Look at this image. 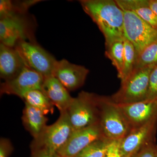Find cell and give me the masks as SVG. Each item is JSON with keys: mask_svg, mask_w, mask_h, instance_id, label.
<instances>
[{"mask_svg": "<svg viewBox=\"0 0 157 157\" xmlns=\"http://www.w3.org/2000/svg\"><path fill=\"white\" fill-rule=\"evenodd\" d=\"M99 123L104 137L110 140H121L130 131V125L118 104L110 98L100 96Z\"/></svg>", "mask_w": 157, "mask_h": 157, "instance_id": "cell-5", "label": "cell"}, {"mask_svg": "<svg viewBox=\"0 0 157 157\" xmlns=\"http://www.w3.org/2000/svg\"><path fill=\"white\" fill-rule=\"evenodd\" d=\"M36 23L33 16L16 13L0 17L1 43L15 48L23 41L36 42L34 33Z\"/></svg>", "mask_w": 157, "mask_h": 157, "instance_id": "cell-2", "label": "cell"}, {"mask_svg": "<svg viewBox=\"0 0 157 157\" xmlns=\"http://www.w3.org/2000/svg\"><path fill=\"white\" fill-rule=\"evenodd\" d=\"M73 129L67 111L60 112L57 120L45 128L41 135L33 139L31 150L44 149L57 153L67 141Z\"/></svg>", "mask_w": 157, "mask_h": 157, "instance_id": "cell-6", "label": "cell"}, {"mask_svg": "<svg viewBox=\"0 0 157 157\" xmlns=\"http://www.w3.org/2000/svg\"><path fill=\"white\" fill-rule=\"evenodd\" d=\"M121 9L134 11L157 31V15L149 6L148 0H116Z\"/></svg>", "mask_w": 157, "mask_h": 157, "instance_id": "cell-17", "label": "cell"}, {"mask_svg": "<svg viewBox=\"0 0 157 157\" xmlns=\"http://www.w3.org/2000/svg\"><path fill=\"white\" fill-rule=\"evenodd\" d=\"M149 6L157 15V0H148Z\"/></svg>", "mask_w": 157, "mask_h": 157, "instance_id": "cell-29", "label": "cell"}, {"mask_svg": "<svg viewBox=\"0 0 157 157\" xmlns=\"http://www.w3.org/2000/svg\"><path fill=\"white\" fill-rule=\"evenodd\" d=\"M22 58L15 48L0 44V76L8 81L19 74L25 67Z\"/></svg>", "mask_w": 157, "mask_h": 157, "instance_id": "cell-14", "label": "cell"}, {"mask_svg": "<svg viewBox=\"0 0 157 157\" xmlns=\"http://www.w3.org/2000/svg\"><path fill=\"white\" fill-rule=\"evenodd\" d=\"M118 105L131 129L140 126L157 117V100H145Z\"/></svg>", "mask_w": 157, "mask_h": 157, "instance_id": "cell-13", "label": "cell"}, {"mask_svg": "<svg viewBox=\"0 0 157 157\" xmlns=\"http://www.w3.org/2000/svg\"><path fill=\"white\" fill-rule=\"evenodd\" d=\"M42 90L60 113L67 111L73 98L55 76L44 77Z\"/></svg>", "mask_w": 157, "mask_h": 157, "instance_id": "cell-15", "label": "cell"}, {"mask_svg": "<svg viewBox=\"0 0 157 157\" xmlns=\"http://www.w3.org/2000/svg\"><path fill=\"white\" fill-rule=\"evenodd\" d=\"M122 9L124 16V37L134 46L137 56L147 46L157 41V31L134 11Z\"/></svg>", "mask_w": 157, "mask_h": 157, "instance_id": "cell-7", "label": "cell"}, {"mask_svg": "<svg viewBox=\"0 0 157 157\" xmlns=\"http://www.w3.org/2000/svg\"><path fill=\"white\" fill-rule=\"evenodd\" d=\"M85 12L104 35L105 45L124 38V12L113 0H82Z\"/></svg>", "mask_w": 157, "mask_h": 157, "instance_id": "cell-1", "label": "cell"}, {"mask_svg": "<svg viewBox=\"0 0 157 157\" xmlns=\"http://www.w3.org/2000/svg\"><path fill=\"white\" fill-rule=\"evenodd\" d=\"M89 73V70L85 67L63 59L57 61L53 76L68 91H73L84 85Z\"/></svg>", "mask_w": 157, "mask_h": 157, "instance_id": "cell-12", "label": "cell"}, {"mask_svg": "<svg viewBox=\"0 0 157 157\" xmlns=\"http://www.w3.org/2000/svg\"><path fill=\"white\" fill-rule=\"evenodd\" d=\"M124 68L121 82L124 81L135 70L137 57L136 51L132 43L124 38Z\"/></svg>", "mask_w": 157, "mask_h": 157, "instance_id": "cell-21", "label": "cell"}, {"mask_svg": "<svg viewBox=\"0 0 157 157\" xmlns=\"http://www.w3.org/2000/svg\"><path fill=\"white\" fill-rule=\"evenodd\" d=\"M100 96L82 91L73 98L67 109L73 130L82 128L99 122Z\"/></svg>", "mask_w": 157, "mask_h": 157, "instance_id": "cell-3", "label": "cell"}, {"mask_svg": "<svg viewBox=\"0 0 157 157\" xmlns=\"http://www.w3.org/2000/svg\"><path fill=\"white\" fill-rule=\"evenodd\" d=\"M32 157H60L57 153L52 152L44 149L32 150Z\"/></svg>", "mask_w": 157, "mask_h": 157, "instance_id": "cell-28", "label": "cell"}, {"mask_svg": "<svg viewBox=\"0 0 157 157\" xmlns=\"http://www.w3.org/2000/svg\"><path fill=\"white\" fill-rule=\"evenodd\" d=\"M104 137L99 122L73 130L67 142L57 154L60 157H76L90 144Z\"/></svg>", "mask_w": 157, "mask_h": 157, "instance_id": "cell-10", "label": "cell"}, {"mask_svg": "<svg viewBox=\"0 0 157 157\" xmlns=\"http://www.w3.org/2000/svg\"><path fill=\"white\" fill-rule=\"evenodd\" d=\"M121 140H111L104 157H123L120 148Z\"/></svg>", "mask_w": 157, "mask_h": 157, "instance_id": "cell-25", "label": "cell"}, {"mask_svg": "<svg viewBox=\"0 0 157 157\" xmlns=\"http://www.w3.org/2000/svg\"><path fill=\"white\" fill-rule=\"evenodd\" d=\"M155 65H157V40L147 46L137 55L135 69Z\"/></svg>", "mask_w": 157, "mask_h": 157, "instance_id": "cell-23", "label": "cell"}, {"mask_svg": "<svg viewBox=\"0 0 157 157\" xmlns=\"http://www.w3.org/2000/svg\"><path fill=\"white\" fill-rule=\"evenodd\" d=\"M44 79V76L25 66L14 78L1 83V94L14 95L20 98L32 90H42Z\"/></svg>", "mask_w": 157, "mask_h": 157, "instance_id": "cell-11", "label": "cell"}, {"mask_svg": "<svg viewBox=\"0 0 157 157\" xmlns=\"http://www.w3.org/2000/svg\"><path fill=\"white\" fill-rule=\"evenodd\" d=\"M124 38L118 39L106 45L105 55L116 69L118 77L121 79L124 68Z\"/></svg>", "mask_w": 157, "mask_h": 157, "instance_id": "cell-19", "label": "cell"}, {"mask_svg": "<svg viewBox=\"0 0 157 157\" xmlns=\"http://www.w3.org/2000/svg\"><path fill=\"white\" fill-rule=\"evenodd\" d=\"M111 141L105 137L96 140L76 157H104Z\"/></svg>", "mask_w": 157, "mask_h": 157, "instance_id": "cell-22", "label": "cell"}, {"mask_svg": "<svg viewBox=\"0 0 157 157\" xmlns=\"http://www.w3.org/2000/svg\"><path fill=\"white\" fill-rule=\"evenodd\" d=\"M20 98L25 103L42 111L45 115L53 113V104L42 90H34L25 93Z\"/></svg>", "mask_w": 157, "mask_h": 157, "instance_id": "cell-18", "label": "cell"}, {"mask_svg": "<svg viewBox=\"0 0 157 157\" xmlns=\"http://www.w3.org/2000/svg\"><path fill=\"white\" fill-rule=\"evenodd\" d=\"M38 1H14L1 0L0 1V17L16 13H28L31 6L36 4Z\"/></svg>", "mask_w": 157, "mask_h": 157, "instance_id": "cell-20", "label": "cell"}, {"mask_svg": "<svg viewBox=\"0 0 157 157\" xmlns=\"http://www.w3.org/2000/svg\"><path fill=\"white\" fill-rule=\"evenodd\" d=\"M157 125V117L131 129L121 140L120 148L123 157H133L144 147L154 142Z\"/></svg>", "mask_w": 157, "mask_h": 157, "instance_id": "cell-9", "label": "cell"}, {"mask_svg": "<svg viewBox=\"0 0 157 157\" xmlns=\"http://www.w3.org/2000/svg\"><path fill=\"white\" fill-rule=\"evenodd\" d=\"M146 100H157V65L150 73Z\"/></svg>", "mask_w": 157, "mask_h": 157, "instance_id": "cell-24", "label": "cell"}, {"mask_svg": "<svg viewBox=\"0 0 157 157\" xmlns=\"http://www.w3.org/2000/svg\"><path fill=\"white\" fill-rule=\"evenodd\" d=\"M15 48L26 67L44 77L53 76L57 60L36 42L23 41L18 43Z\"/></svg>", "mask_w": 157, "mask_h": 157, "instance_id": "cell-8", "label": "cell"}, {"mask_svg": "<svg viewBox=\"0 0 157 157\" xmlns=\"http://www.w3.org/2000/svg\"><path fill=\"white\" fill-rule=\"evenodd\" d=\"M157 149V146L154 141L144 147L133 157H155Z\"/></svg>", "mask_w": 157, "mask_h": 157, "instance_id": "cell-26", "label": "cell"}, {"mask_svg": "<svg viewBox=\"0 0 157 157\" xmlns=\"http://www.w3.org/2000/svg\"><path fill=\"white\" fill-rule=\"evenodd\" d=\"M155 65L135 69L121 82L120 89L110 98L111 100L116 104H124L146 100L150 75Z\"/></svg>", "mask_w": 157, "mask_h": 157, "instance_id": "cell-4", "label": "cell"}, {"mask_svg": "<svg viewBox=\"0 0 157 157\" xmlns=\"http://www.w3.org/2000/svg\"><path fill=\"white\" fill-rule=\"evenodd\" d=\"M48 118L42 111L25 103L23 110L22 121L26 130L36 139L47 126Z\"/></svg>", "mask_w": 157, "mask_h": 157, "instance_id": "cell-16", "label": "cell"}, {"mask_svg": "<svg viewBox=\"0 0 157 157\" xmlns=\"http://www.w3.org/2000/svg\"><path fill=\"white\" fill-rule=\"evenodd\" d=\"M13 146L10 140L6 138L0 140V157H9L13 150Z\"/></svg>", "mask_w": 157, "mask_h": 157, "instance_id": "cell-27", "label": "cell"}, {"mask_svg": "<svg viewBox=\"0 0 157 157\" xmlns=\"http://www.w3.org/2000/svg\"><path fill=\"white\" fill-rule=\"evenodd\" d=\"M155 157H157V149L155 155Z\"/></svg>", "mask_w": 157, "mask_h": 157, "instance_id": "cell-30", "label": "cell"}]
</instances>
